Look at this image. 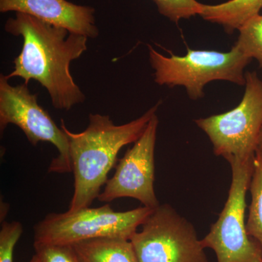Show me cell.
<instances>
[{
  "label": "cell",
  "mask_w": 262,
  "mask_h": 262,
  "mask_svg": "<svg viewBox=\"0 0 262 262\" xmlns=\"http://www.w3.org/2000/svg\"><path fill=\"white\" fill-rule=\"evenodd\" d=\"M7 32L23 37L22 51L13 61L14 70L6 75L34 80L47 90L57 110L69 111L83 102L85 96L70 73L72 61L87 51L88 37L70 32L23 13L8 19Z\"/></svg>",
  "instance_id": "cell-1"
},
{
  "label": "cell",
  "mask_w": 262,
  "mask_h": 262,
  "mask_svg": "<svg viewBox=\"0 0 262 262\" xmlns=\"http://www.w3.org/2000/svg\"><path fill=\"white\" fill-rule=\"evenodd\" d=\"M160 101L135 120L117 125L108 115L91 114L84 131L72 133L61 120V128L68 138L74 193L68 211L89 208L108 181L123 146L135 143L157 114Z\"/></svg>",
  "instance_id": "cell-2"
},
{
  "label": "cell",
  "mask_w": 262,
  "mask_h": 262,
  "mask_svg": "<svg viewBox=\"0 0 262 262\" xmlns=\"http://www.w3.org/2000/svg\"><path fill=\"white\" fill-rule=\"evenodd\" d=\"M149 61L155 70V82L160 85L182 86L190 99L204 97L207 84L213 81H227L245 86V69L252 61L234 44L228 52L192 50L187 48L186 56L169 51L165 56L148 46Z\"/></svg>",
  "instance_id": "cell-3"
},
{
  "label": "cell",
  "mask_w": 262,
  "mask_h": 262,
  "mask_svg": "<svg viewBox=\"0 0 262 262\" xmlns=\"http://www.w3.org/2000/svg\"><path fill=\"white\" fill-rule=\"evenodd\" d=\"M143 206L115 211L110 204L99 208L50 213L34 226V244L72 245L103 237L130 239L153 211Z\"/></svg>",
  "instance_id": "cell-4"
},
{
  "label": "cell",
  "mask_w": 262,
  "mask_h": 262,
  "mask_svg": "<svg viewBox=\"0 0 262 262\" xmlns=\"http://www.w3.org/2000/svg\"><path fill=\"white\" fill-rule=\"evenodd\" d=\"M245 92L236 107L196 120L209 138L213 152L225 160L254 159L262 130V80L257 72L246 73Z\"/></svg>",
  "instance_id": "cell-5"
},
{
  "label": "cell",
  "mask_w": 262,
  "mask_h": 262,
  "mask_svg": "<svg viewBox=\"0 0 262 262\" xmlns=\"http://www.w3.org/2000/svg\"><path fill=\"white\" fill-rule=\"evenodd\" d=\"M227 160L232 169L228 198L218 220L201 239V244L203 248L213 250L217 262L261 261V246L248 235L245 221L246 194L252 178L254 159L244 161L229 158Z\"/></svg>",
  "instance_id": "cell-6"
},
{
  "label": "cell",
  "mask_w": 262,
  "mask_h": 262,
  "mask_svg": "<svg viewBox=\"0 0 262 262\" xmlns=\"http://www.w3.org/2000/svg\"><path fill=\"white\" fill-rule=\"evenodd\" d=\"M130 241L139 262H208L194 226L168 204L153 210Z\"/></svg>",
  "instance_id": "cell-7"
},
{
  "label": "cell",
  "mask_w": 262,
  "mask_h": 262,
  "mask_svg": "<svg viewBox=\"0 0 262 262\" xmlns=\"http://www.w3.org/2000/svg\"><path fill=\"white\" fill-rule=\"evenodd\" d=\"M37 94L29 91L24 82L11 85L6 75L0 76V130L1 134L9 124L20 129L29 142H49L58 149V156L52 160L48 171L64 173L72 172L68 138L63 129L57 126L51 115L37 102Z\"/></svg>",
  "instance_id": "cell-8"
},
{
  "label": "cell",
  "mask_w": 262,
  "mask_h": 262,
  "mask_svg": "<svg viewBox=\"0 0 262 262\" xmlns=\"http://www.w3.org/2000/svg\"><path fill=\"white\" fill-rule=\"evenodd\" d=\"M155 114L134 146L119 160L116 170L108 179L98 200L110 203L118 198H130L144 206L155 209L160 206L155 191V150L158 130Z\"/></svg>",
  "instance_id": "cell-9"
},
{
  "label": "cell",
  "mask_w": 262,
  "mask_h": 262,
  "mask_svg": "<svg viewBox=\"0 0 262 262\" xmlns=\"http://www.w3.org/2000/svg\"><path fill=\"white\" fill-rule=\"evenodd\" d=\"M10 11L32 15L88 38L97 37L99 34L94 8L67 0H0V12Z\"/></svg>",
  "instance_id": "cell-10"
},
{
  "label": "cell",
  "mask_w": 262,
  "mask_h": 262,
  "mask_svg": "<svg viewBox=\"0 0 262 262\" xmlns=\"http://www.w3.org/2000/svg\"><path fill=\"white\" fill-rule=\"evenodd\" d=\"M79 262H139L130 239L96 237L72 244Z\"/></svg>",
  "instance_id": "cell-11"
},
{
  "label": "cell",
  "mask_w": 262,
  "mask_h": 262,
  "mask_svg": "<svg viewBox=\"0 0 262 262\" xmlns=\"http://www.w3.org/2000/svg\"><path fill=\"white\" fill-rule=\"evenodd\" d=\"M261 9L262 0H229L219 5L202 4L199 15L232 34L250 18L260 14Z\"/></svg>",
  "instance_id": "cell-12"
},
{
  "label": "cell",
  "mask_w": 262,
  "mask_h": 262,
  "mask_svg": "<svg viewBox=\"0 0 262 262\" xmlns=\"http://www.w3.org/2000/svg\"><path fill=\"white\" fill-rule=\"evenodd\" d=\"M249 190L251 202L246 229L248 235L257 241L262 250V153H256Z\"/></svg>",
  "instance_id": "cell-13"
},
{
  "label": "cell",
  "mask_w": 262,
  "mask_h": 262,
  "mask_svg": "<svg viewBox=\"0 0 262 262\" xmlns=\"http://www.w3.org/2000/svg\"><path fill=\"white\" fill-rule=\"evenodd\" d=\"M238 32L235 44L251 59H256L262 68V15L250 18Z\"/></svg>",
  "instance_id": "cell-14"
},
{
  "label": "cell",
  "mask_w": 262,
  "mask_h": 262,
  "mask_svg": "<svg viewBox=\"0 0 262 262\" xmlns=\"http://www.w3.org/2000/svg\"><path fill=\"white\" fill-rule=\"evenodd\" d=\"M160 14L177 24L182 19L200 15L202 3L196 0H152Z\"/></svg>",
  "instance_id": "cell-15"
},
{
  "label": "cell",
  "mask_w": 262,
  "mask_h": 262,
  "mask_svg": "<svg viewBox=\"0 0 262 262\" xmlns=\"http://www.w3.org/2000/svg\"><path fill=\"white\" fill-rule=\"evenodd\" d=\"M22 233L20 222L3 221L0 230V262L13 261L15 247Z\"/></svg>",
  "instance_id": "cell-16"
},
{
  "label": "cell",
  "mask_w": 262,
  "mask_h": 262,
  "mask_svg": "<svg viewBox=\"0 0 262 262\" xmlns=\"http://www.w3.org/2000/svg\"><path fill=\"white\" fill-rule=\"evenodd\" d=\"M42 262H79L72 245L34 244Z\"/></svg>",
  "instance_id": "cell-17"
},
{
  "label": "cell",
  "mask_w": 262,
  "mask_h": 262,
  "mask_svg": "<svg viewBox=\"0 0 262 262\" xmlns=\"http://www.w3.org/2000/svg\"><path fill=\"white\" fill-rule=\"evenodd\" d=\"M256 153H262V130L261 132V135H260L259 141H258V145L257 151Z\"/></svg>",
  "instance_id": "cell-18"
},
{
  "label": "cell",
  "mask_w": 262,
  "mask_h": 262,
  "mask_svg": "<svg viewBox=\"0 0 262 262\" xmlns=\"http://www.w3.org/2000/svg\"><path fill=\"white\" fill-rule=\"evenodd\" d=\"M30 262H42V261H41L40 258H39L37 254H35L33 256Z\"/></svg>",
  "instance_id": "cell-19"
},
{
  "label": "cell",
  "mask_w": 262,
  "mask_h": 262,
  "mask_svg": "<svg viewBox=\"0 0 262 262\" xmlns=\"http://www.w3.org/2000/svg\"><path fill=\"white\" fill-rule=\"evenodd\" d=\"M260 262H262V261H260Z\"/></svg>",
  "instance_id": "cell-20"
}]
</instances>
